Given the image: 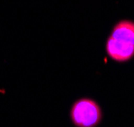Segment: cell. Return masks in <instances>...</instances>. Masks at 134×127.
Wrapping results in <instances>:
<instances>
[{"mask_svg": "<svg viewBox=\"0 0 134 127\" xmlns=\"http://www.w3.org/2000/svg\"><path fill=\"white\" fill-rule=\"evenodd\" d=\"M70 117L75 126L96 127L102 120V110L93 99L81 98L73 104Z\"/></svg>", "mask_w": 134, "mask_h": 127, "instance_id": "cell-1", "label": "cell"}, {"mask_svg": "<svg viewBox=\"0 0 134 127\" xmlns=\"http://www.w3.org/2000/svg\"><path fill=\"white\" fill-rule=\"evenodd\" d=\"M106 52L112 60L116 62H126L134 57V45L109 36L106 42Z\"/></svg>", "mask_w": 134, "mask_h": 127, "instance_id": "cell-2", "label": "cell"}, {"mask_svg": "<svg viewBox=\"0 0 134 127\" xmlns=\"http://www.w3.org/2000/svg\"><path fill=\"white\" fill-rule=\"evenodd\" d=\"M111 37L134 45V22L129 20L119 21L112 29Z\"/></svg>", "mask_w": 134, "mask_h": 127, "instance_id": "cell-3", "label": "cell"}]
</instances>
